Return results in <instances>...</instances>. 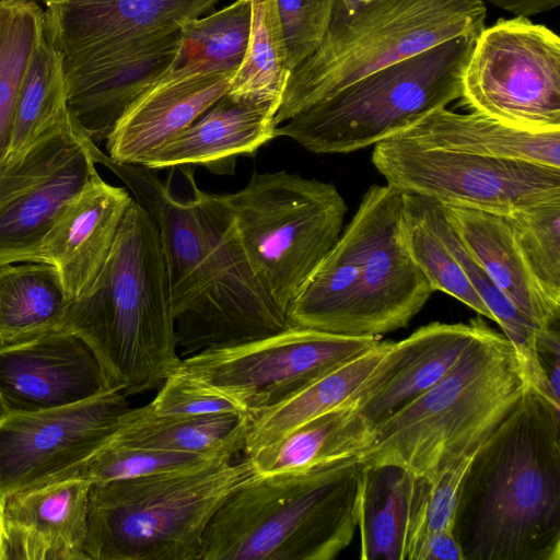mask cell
Masks as SVG:
<instances>
[{
    "label": "cell",
    "mask_w": 560,
    "mask_h": 560,
    "mask_svg": "<svg viewBox=\"0 0 560 560\" xmlns=\"http://www.w3.org/2000/svg\"><path fill=\"white\" fill-rule=\"evenodd\" d=\"M154 220L164 256L180 358L254 341L291 325L256 278L222 195L201 190L190 165L182 189L158 170L110 159L91 143Z\"/></svg>",
    "instance_id": "1"
},
{
    "label": "cell",
    "mask_w": 560,
    "mask_h": 560,
    "mask_svg": "<svg viewBox=\"0 0 560 560\" xmlns=\"http://www.w3.org/2000/svg\"><path fill=\"white\" fill-rule=\"evenodd\" d=\"M452 533L464 560L560 559V406L529 383L475 453Z\"/></svg>",
    "instance_id": "2"
},
{
    "label": "cell",
    "mask_w": 560,
    "mask_h": 560,
    "mask_svg": "<svg viewBox=\"0 0 560 560\" xmlns=\"http://www.w3.org/2000/svg\"><path fill=\"white\" fill-rule=\"evenodd\" d=\"M432 293L408 248L402 192L373 185L287 318L291 326L378 337L407 327Z\"/></svg>",
    "instance_id": "3"
},
{
    "label": "cell",
    "mask_w": 560,
    "mask_h": 560,
    "mask_svg": "<svg viewBox=\"0 0 560 560\" xmlns=\"http://www.w3.org/2000/svg\"><path fill=\"white\" fill-rule=\"evenodd\" d=\"M60 330L82 338L112 387L127 395L162 385L180 365L158 226L135 199L90 290Z\"/></svg>",
    "instance_id": "4"
},
{
    "label": "cell",
    "mask_w": 560,
    "mask_h": 560,
    "mask_svg": "<svg viewBox=\"0 0 560 560\" xmlns=\"http://www.w3.org/2000/svg\"><path fill=\"white\" fill-rule=\"evenodd\" d=\"M527 381L510 340L482 319L452 370L374 427L363 466L434 478L475 453L521 399Z\"/></svg>",
    "instance_id": "5"
},
{
    "label": "cell",
    "mask_w": 560,
    "mask_h": 560,
    "mask_svg": "<svg viewBox=\"0 0 560 560\" xmlns=\"http://www.w3.org/2000/svg\"><path fill=\"white\" fill-rule=\"evenodd\" d=\"M358 457L256 475L213 515L202 560H331L358 527Z\"/></svg>",
    "instance_id": "6"
},
{
    "label": "cell",
    "mask_w": 560,
    "mask_h": 560,
    "mask_svg": "<svg viewBox=\"0 0 560 560\" xmlns=\"http://www.w3.org/2000/svg\"><path fill=\"white\" fill-rule=\"evenodd\" d=\"M249 458L92 483L88 560H202L203 538L224 501L256 476Z\"/></svg>",
    "instance_id": "7"
},
{
    "label": "cell",
    "mask_w": 560,
    "mask_h": 560,
    "mask_svg": "<svg viewBox=\"0 0 560 560\" xmlns=\"http://www.w3.org/2000/svg\"><path fill=\"white\" fill-rule=\"evenodd\" d=\"M483 0H373L348 13L336 0L318 48L291 73L276 127L358 80L486 27Z\"/></svg>",
    "instance_id": "8"
},
{
    "label": "cell",
    "mask_w": 560,
    "mask_h": 560,
    "mask_svg": "<svg viewBox=\"0 0 560 560\" xmlns=\"http://www.w3.org/2000/svg\"><path fill=\"white\" fill-rule=\"evenodd\" d=\"M475 36H459L380 69L276 128L318 154L351 153L389 139L462 95Z\"/></svg>",
    "instance_id": "9"
},
{
    "label": "cell",
    "mask_w": 560,
    "mask_h": 560,
    "mask_svg": "<svg viewBox=\"0 0 560 560\" xmlns=\"http://www.w3.org/2000/svg\"><path fill=\"white\" fill-rule=\"evenodd\" d=\"M222 196L256 278L287 315L342 232V195L332 183L277 171L254 172L241 190Z\"/></svg>",
    "instance_id": "10"
},
{
    "label": "cell",
    "mask_w": 560,
    "mask_h": 560,
    "mask_svg": "<svg viewBox=\"0 0 560 560\" xmlns=\"http://www.w3.org/2000/svg\"><path fill=\"white\" fill-rule=\"evenodd\" d=\"M220 0H40L57 50L69 116L135 56Z\"/></svg>",
    "instance_id": "11"
},
{
    "label": "cell",
    "mask_w": 560,
    "mask_h": 560,
    "mask_svg": "<svg viewBox=\"0 0 560 560\" xmlns=\"http://www.w3.org/2000/svg\"><path fill=\"white\" fill-rule=\"evenodd\" d=\"M462 102L513 128L560 130V38L527 18L499 20L476 38Z\"/></svg>",
    "instance_id": "12"
},
{
    "label": "cell",
    "mask_w": 560,
    "mask_h": 560,
    "mask_svg": "<svg viewBox=\"0 0 560 560\" xmlns=\"http://www.w3.org/2000/svg\"><path fill=\"white\" fill-rule=\"evenodd\" d=\"M372 163L400 192L443 207L512 217L560 198V168L428 148L398 138L373 147Z\"/></svg>",
    "instance_id": "13"
},
{
    "label": "cell",
    "mask_w": 560,
    "mask_h": 560,
    "mask_svg": "<svg viewBox=\"0 0 560 560\" xmlns=\"http://www.w3.org/2000/svg\"><path fill=\"white\" fill-rule=\"evenodd\" d=\"M378 342V337L290 326L254 341L189 355L176 371L206 383L252 418Z\"/></svg>",
    "instance_id": "14"
},
{
    "label": "cell",
    "mask_w": 560,
    "mask_h": 560,
    "mask_svg": "<svg viewBox=\"0 0 560 560\" xmlns=\"http://www.w3.org/2000/svg\"><path fill=\"white\" fill-rule=\"evenodd\" d=\"M90 145L68 115L0 164V265L37 261L58 217L100 177Z\"/></svg>",
    "instance_id": "15"
},
{
    "label": "cell",
    "mask_w": 560,
    "mask_h": 560,
    "mask_svg": "<svg viewBox=\"0 0 560 560\" xmlns=\"http://www.w3.org/2000/svg\"><path fill=\"white\" fill-rule=\"evenodd\" d=\"M127 396L112 388L61 408L0 413V504L71 478L124 424L131 409Z\"/></svg>",
    "instance_id": "16"
},
{
    "label": "cell",
    "mask_w": 560,
    "mask_h": 560,
    "mask_svg": "<svg viewBox=\"0 0 560 560\" xmlns=\"http://www.w3.org/2000/svg\"><path fill=\"white\" fill-rule=\"evenodd\" d=\"M112 388L93 350L73 332L0 343V413L61 408Z\"/></svg>",
    "instance_id": "17"
},
{
    "label": "cell",
    "mask_w": 560,
    "mask_h": 560,
    "mask_svg": "<svg viewBox=\"0 0 560 560\" xmlns=\"http://www.w3.org/2000/svg\"><path fill=\"white\" fill-rule=\"evenodd\" d=\"M481 322L480 315L467 324L433 322L392 341L352 398L362 416L375 427L431 388L458 362Z\"/></svg>",
    "instance_id": "18"
},
{
    "label": "cell",
    "mask_w": 560,
    "mask_h": 560,
    "mask_svg": "<svg viewBox=\"0 0 560 560\" xmlns=\"http://www.w3.org/2000/svg\"><path fill=\"white\" fill-rule=\"evenodd\" d=\"M132 199L125 188L100 176L70 201L45 235L37 262L57 269L71 301L96 280Z\"/></svg>",
    "instance_id": "19"
},
{
    "label": "cell",
    "mask_w": 560,
    "mask_h": 560,
    "mask_svg": "<svg viewBox=\"0 0 560 560\" xmlns=\"http://www.w3.org/2000/svg\"><path fill=\"white\" fill-rule=\"evenodd\" d=\"M235 71L165 73L117 120L105 140L107 155L118 162L140 164L226 94Z\"/></svg>",
    "instance_id": "20"
},
{
    "label": "cell",
    "mask_w": 560,
    "mask_h": 560,
    "mask_svg": "<svg viewBox=\"0 0 560 560\" xmlns=\"http://www.w3.org/2000/svg\"><path fill=\"white\" fill-rule=\"evenodd\" d=\"M91 485L67 478L9 498L3 505L7 560H88Z\"/></svg>",
    "instance_id": "21"
},
{
    "label": "cell",
    "mask_w": 560,
    "mask_h": 560,
    "mask_svg": "<svg viewBox=\"0 0 560 560\" xmlns=\"http://www.w3.org/2000/svg\"><path fill=\"white\" fill-rule=\"evenodd\" d=\"M275 116L270 107L224 94L140 164L154 170L202 165L213 173H233L238 156L253 155L276 138Z\"/></svg>",
    "instance_id": "22"
},
{
    "label": "cell",
    "mask_w": 560,
    "mask_h": 560,
    "mask_svg": "<svg viewBox=\"0 0 560 560\" xmlns=\"http://www.w3.org/2000/svg\"><path fill=\"white\" fill-rule=\"evenodd\" d=\"M441 207L466 250L517 311L542 331L559 328L560 304L545 293L535 278L511 218Z\"/></svg>",
    "instance_id": "23"
},
{
    "label": "cell",
    "mask_w": 560,
    "mask_h": 560,
    "mask_svg": "<svg viewBox=\"0 0 560 560\" xmlns=\"http://www.w3.org/2000/svg\"><path fill=\"white\" fill-rule=\"evenodd\" d=\"M392 138L428 148L560 168V130H522L475 112L459 114L440 108Z\"/></svg>",
    "instance_id": "24"
},
{
    "label": "cell",
    "mask_w": 560,
    "mask_h": 560,
    "mask_svg": "<svg viewBox=\"0 0 560 560\" xmlns=\"http://www.w3.org/2000/svg\"><path fill=\"white\" fill-rule=\"evenodd\" d=\"M374 436V427L349 400L245 457L257 475L308 470L360 457Z\"/></svg>",
    "instance_id": "25"
},
{
    "label": "cell",
    "mask_w": 560,
    "mask_h": 560,
    "mask_svg": "<svg viewBox=\"0 0 560 560\" xmlns=\"http://www.w3.org/2000/svg\"><path fill=\"white\" fill-rule=\"evenodd\" d=\"M392 341L373 348L326 373L275 407L248 418L245 456L280 440L313 418L352 398Z\"/></svg>",
    "instance_id": "26"
},
{
    "label": "cell",
    "mask_w": 560,
    "mask_h": 560,
    "mask_svg": "<svg viewBox=\"0 0 560 560\" xmlns=\"http://www.w3.org/2000/svg\"><path fill=\"white\" fill-rule=\"evenodd\" d=\"M71 302L52 265H0V343L60 330Z\"/></svg>",
    "instance_id": "27"
},
{
    "label": "cell",
    "mask_w": 560,
    "mask_h": 560,
    "mask_svg": "<svg viewBox=\"0 0 560 560\" xmlns=\"http://www.w3.org/2000/svg\"><path fill=\"white\" fill-rule=\"evenodd\" d=\"M248 417L221 412L197 417H154L131 408L110 442L202 454L225 459L244 451Z\"/></svg>",
    "instance_id": "28"
},
{
    "label": "cell",
    "mask_w": 560,
    "mask_h": 560,
    "mask_svg": "<svg viewBox=\"0 0 560 560\" xmlns=\"http://www.w3.org/2000/svg\"><path fill=\"white\" fill-rule=\"evenodd\" d=\"M412 478L396 465H362L357 518L360 559L405 560Z\"/></svg>",
    "instance_id": "29"
},
{
    "label": "cell",
    "mask_w": 560,
    "mask_h": 560,
    "mask_svg": "<svg viewBox=\"0 0 560 560\" xmlns=\"http://www.w3.org/2000/svg\"><path fill=\"white\" fill-rule=\"evenodd\" d=\"M276 0H252L249 37L228 95L278 112L292 73Z\"/></svg>",
    "instance_id": "30"
},
{
    "label": "cell",
    "mask_w": 560,
    "mask_h": 560,
    "mask_svg": "<svg viewBox=\"0 0 560 560\" xmlns=\"http://www.w3.org/2000/svg\"><path fill=\"white\" fill-rule=\"evenodd\" d=\"M252 0H236L206 18L180 26V44L166 72L172 75L209 74L237 70L247 47Z\"/></svg>",
    "instance_id": "31"
},
{
    "label": "cell",
    "mask_w": 560,
    "mask_h": 560,
    "mask_svg": "<svg viewBox=\"0 0 560 560\" xmlns=\"http://www.w3.org/2000/svg\"><path fill=\"white\" fill-rule=\"evenodd\" d=\"M68 115L61 60L43 35L20 88L7 156L23 150L44 130Z\"/></svg>",
    "instance_id": "32"
},
{
    "label": "cell",
    "mask_w": 560,
    "mask_h": 560,
    "mask_svg": "<svg viewBox=\"0 0 560 560\" xmlns=\"http://www.w3.org/2000/svg\"><path fill=\"white\" fill-rule=\"evenodd\" d=\"M44 35V12L34 0H0V164L8 155L18 95Z\"/></svg>",
    "instance_id": "33"
},
{
    "label": "cell",
    "mask_w": 560,
    "mask_h": 560,
    "mask_svg": "<svg viewBox=\"0 0 560 560\" xmlns=\"http://www.w3.org/2000/svg\"><path fill=\"white\" fill-rule=\"evenodd\" d=\"M402 195L408 248L432 291L446 293L480 316L493 320L456 257L423 220L415 197L405 192Z\"/></svg>",
    "instance_id": "34"
},
{
    "label": "cell",
    "mask_w": 560,
    "mask_h": 560,
    "mask_svg": "<svg viewBox=\"0 0 560 560\" xmlns=\"http://www.w3.org/2000/svg\"><path fill=\"white\" fill-rule=\"evenodd\" d=\"M217 460L232 459L108 441L71 478L102 483L190 469Z\"/></svg>",
    "instance_id": "35"
},
{
    "label": "cell",
    "mask_w": 560,
    "mask_h": 560,
    "mask_svg": "<svg viewBox=\"0 0 560 560\" xmlns=\"http://www.w3.org/2000/svg\"><path fill=\"white\" fill-rule=\"evenodd\" d=\"M475 453L463 457L434 478L413 476L405 560H410L416 546L425 535L452 530L459 487Z\"/></svg>",
    "instance_id": "36"
},
{
    "label": "cell",
    "mask_w": 560,
    "mask_h": 560,
    "mask_svg": "<svg viewBox=\"0 0 560 560\" xmlns=\"http://www.w3.org/2000/svg\"><path fill=\"white\" fill-rule=\"evenodd\" d=\"M510 218L535 278L545 293L560 304V198Z\"/></svg>",
    "instance_id": "37"
},
{
    "label": "cell",
    "mask_w": 560,
    "mask_h": 560,
    "mask_svg": "<svg viewBox=\"0 0 560 560\" xmlns=\"http://www.w3.org/2000/svg\"><path fill=\"white\" fill-rule=\"evenodd\" d=\"M140 408L144 413L154 417H197L221 412L244 413L233 401L206 383L179 371L171 374L162 383L154 399Z\"/></svg>",
    "instance_id": "38"
},
{
    "label": "cell",
    "mask_w": 560,
    "mask_h": 560,
    "mask_svg": "<svg viewBox=\"0 0 560 560\" xmlns=\"http://www.w3.org/2000/svg\"><path fill=\"white\" fill-rule=\"evenodd\" d=\"M292 70L320 45L336 0H276Z\"/></svg>",
    "instance_id": "39"
},
{
    "label": "cell",
    "mask_w": 560,
    "mask_h": 560,
    "mask_svg": "<svg viewBox=\"0 0 560 560\" xmlns=\"http://www.w3.org/2000/svg\"><path fill=\"white\" fill-rule=\"evenodd\" d=\"M410 560H464V557L452 530H438L419 541Z\"/></svg>",
    "instance_id": "40"
},
{
    "label": "cell",
    "mask_w": 560,
    "mask_h": 560,
    "mask_svg": "<svg viewBox=\"0 0 560 560\" xmlns=\"http://www.w3.org/2000/svg\"><path fill=\"white\" fill-rule=\"evenodd\" d=\"M515 16L528 18L557 9L560 0H487Z\"/></svg>",
    "instance_id": "41"
},
{
    "label": "cell",
    "mask_w": 560,
    "mask_h": 560,
    "mask_svg": "<svg viewBox=\"0 0 560 560\" xmlns=\"http://www.w3.org/2000/svg\"><path fill=\"white\" fill-rule=\"evenodd\" d=\"M0 560H7V536L4 528L3 504H0Z\"/></svg>",
    "instance_id": "42"
},
{
    "label": "cell",
    "mask_w": 560,
    "mask_h": 560,
    "mask_svg": "<svg viewBox=\"0 0 560 560\" xmlns=\"http://www.w3.org/2000/svg\"><path fill=\"white\" fill-rule=\"evenodd\" d=\"M339 4L348 13H352L358 9L366 5L373 0H337Z\"/></svg>",
    "instance_id": "43"
}]
</instances>
